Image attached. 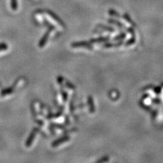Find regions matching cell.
<instances>
[{
    "instance_id": "obj_1",
    "label": "cell",
    "mask_w": 163,
    "mask_h": 163,
    "mask_svg": "<svg viewBox=\"0 0 163 163\" xmlns=\"http://www.w3.org/2000/svg\"><path fill=\"white\" fill-rule=\"evenodd\" d=\"M72 47L73 48H81L86 47L89 50H92V46L91 44V42H88L86 41H81V42H74L72 44Z\"/></svg>"
},
{
    "instance_id": "obj_2",
    "label": "cell",
    "mask_w": 163,
    "mask_h": 163,
    "mask_svg": "<svg viewBox=\"0 0 163 163\" xmlns=\"http://www.w3.org/2000/svg\"><path fill=\"white\" fill-rule=\"evenodd\" d=\"M38 130H39L38 128H34V129L32 131V132L31 133L30 137H28V139L26 141V143H25L26 147L30 148L31 146V144H32V143L33 142L34 139H35L36 133H37Z\"/></svg>"
},
{
    "instance_id": "obj_3",
    "label": "cell",
    "mask_w": 163,
    "mask_h": 163,
    "mask_svg": "<svg viewBox=\"0 0 163 163\" xmlns=\"http://www.w3.org/2000/svg\"><path fill=\"white\" fill-rule=\"evenodd\" d=\"M69 139H70V137H69V136H67V135L64 136V137L58 139L57 140L55 141V142L52 143V146L53 148H56V147L59 146V145H61V144H63V143L67 142L68 141H69Z\"/></svg>"
},
{
    "instance_id": "obj_4",
    "label": "cell",
    "mask_w": 163,
    "mask_h": 163,
    "mask_svg": "<svg viewBox=\"0 0 163 163\" xmlns=\"http://www.w3.org/2000/svg\"><path fill=\"white\" fill-rule=\"evenodd\" d=\"M50 31H51L50 30H48L47 31H46L44 35V36L42 38V39H41V40H40V42H39V47H40V48H43L44 46L46 45V42H47V41H48V38H49Z\"/></svg>"
},
{
    "instance_id": "obj_5",
    "label": "cell",
    "mask_w": 163,
    "mask_h": 163,
    "mask_svg": "<svg viewBox=\"0 0 163 163\" xmlns=\"http://www.w3.org/2000/svg\"><path fill=\"white\" fill-rule=\"evenodd\" d=\"M88 105L89 108V111L91 113H94V101L93 99L91 96H89L88 97Z\"/></svg>"
},
{
    "instance_id": "obj_6",
    "label": "cell",
    "mask_w": 163,
    "mask_h": 163,
    "mask_svg": "<svg viewBox=\"0 0 163 163\" xmlns=\"http://www.w3.org/2000/svg\"><path fill=\"white\" fill-rule=\"evenodd\" d=\"M13 91H14V86L12 87H10V88L4 89L1 92V96H6V95H8V94H12L13 93Z\"/></svg>"
},
{
    "instance_id": "obj_7",
    "label": "cell",
    "mask_w": 163,
    "mask_h": 163,
    "mask_svg": "<svg viewBox=\"0 0 163 163\" xmlns=\"http://www.w3.org/2000/svg\"><path fill=\"white\" fill-rule=\"evenodd\" d=\"M108 38H96V39H91L90 42L91 43H94V42H104V41L108 40Z\"/></svg>"
},
{
    "instance_id": "obj_8",
    "label": "cell",
    "mask_w": 163,
    "mask_h": 163,
    "mask_svg": "<svg viewBox=\"0 0 163 163\" xmlns=\"http://www.w3.org/2000/svg\"><path fill=\"white\" fill-rule=\"evenodd\" d=\"M61 94L63 97V100L64 102H66L67 100V93L66 91H65L64 90H61Z\"/></svg>"
},
{
    "instance_id": "obj_9",
    "label": "cell",
    "mask_w": 163,
    "mask_h": 163,
    "mask_svg": "<svg viewBox=\"0 0 163 163\" xmlns=\"http://www.w3.org/2000/svg\"><path fill=\"white\" fill-rule=\"evenodd\" d=\"M65 84H66L67 88H69V89H72V90L75 89V87H74V85H73L72 83H70L69 82L66 81V82H65Z\"/></svg>"
},
{
    "instance_id": "obj_10",
    "label": "cell",
    "mask_w": 163,
    "mask_h": 163,
    "mask_svg": "<svg viewBox=\"0 0 163 163\" xmlns=\"http://www.w3.org/2000/svg\"><path fill=\"white\" fill-rule=\"evenodd\" d=\"M8 48V45L6 44H0V51H3V50H6Z\"/></svg>"
},
{
    "instance_id": "obj_11",
    "label": "cell",
    "mask_w": 163,
    "mask_h": 163,
    "mask_svg": "<svg viewBox=\"0 0 163 163\" xmlns=\"http://www.w3.org/2000/svg\"><path fill=\"white\" fill-rule=\"evenodd\" d=\"M52 125L54 126L55 128H60V129H63V128H65L64 125H59V124H52Z\"/></svg>"
},
{
    "instance_id": "obj_12",
    "label": "cell",
    "mask_w": 163,
    "mask_h": 163,
    "mask_svg": "<svg viewBox=\"0 0 163 163\" xmlns=\"http://www.w3.org/2000/svg\"><path fill=\"white\" fill-rule=\"evenodd\" d=\"M63 82V77L62 76H59L57 78V82L59 84L61 85Z\"/></svg>"
},
{
    "instance_id": "obj_13",
    "label": "cell",
    "mask_w": 163,
    "mask_h": 163,
    "mask_svg": "<svg viewBox=\"0 0 163 163\" xmlns=\"http://www.w3.org/2000/svg\"><path fill=\"white\" fill-rule=\"evenodd\" d=\"M107 160H108V159H107L106 157H104L103 158V159H101L100 160H97V162H99V163H100V162H105L107 161Z\"/></svg>"
}]
</instances>
